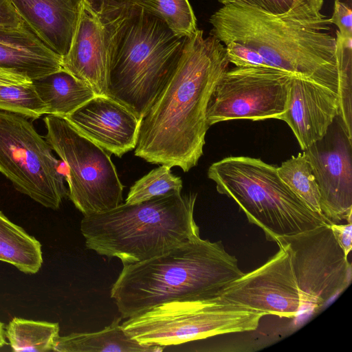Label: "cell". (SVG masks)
<instances>
[{
  "label": "cell",
  "instance_id": "1",
  "mask_svg": "<svg viewBox=\"0 0 352 352\" xmlns=\"http://www.w3.org/2000/svg\"><path fill=\"white\" fill-rule=\"evenodd\" d=\"M226 47L197 29L186 38L181 56L140 120L135 155L153 164L188 172L203 155L212 94L228 69Z\"/></svg>",
  "mask_w": 352,
  "mask_h": 352
},
{
  "label": "cell",
  "instance_id": "2",
  "mask_svg": "<svg viewBox=\"0 0 352 352\" xmlns=\"http://www.w3.org/2000/svg\"><path fill=\"white\" fill-rule=\"evenodd\" d=\"M238 264L221 241L199 236L161 255L124 265L111 297L123 318L164 302L214 297L243 274Z\"/></svg>",
  "mask_w": 352,
  "mask_h": 352
},
{
  "label": "cell",
  "instance_id": "3",
  "mask_svg": "<svg viewBox=\"0 0 352 352\" xmlns=\"http://www.w3.org/2000/svg\"><path fill=\"white\" fill-rule=\"evenodd\" d=\"M94 10L108 34L109 96L141 120L175 67L186 37L138 7Z\"/></svg>",
  "mask_w": 352,
  "mask_h": 352
},
{
  "label": "cell",
  "instance_id": "4",
  "mask_svg": "<svg viewBox=\"0 0 352 352\" xmlns=\"http://www.w3.org/2000/svg\"><path fill=\"white\" fill-rule=\"evenodd\" d=\"M210 34L258 52L272 68L300 76L338 93L336 37L326 31L256 9L226 4L209 19Z\"/></svg>",
  "mask_w": 352,
  "mask_h": 352
},
{
  "label": "cell",
  "instance_id": "5",
  "mask_svg": "<svg viewBox=\"0 0 352 352\" xmlns=\"http://www.w3.org/2000/svg\"><path fill=\"white\" fill-rule=\"evenodd\" d=\"M197 193L171 192L84 215L87 248L123 265L148 260L199 236L194 219Z\"/></svg>",
  "mask_w": 352,
  "mask_h": 352
},
{
  "label": "cell",
  "instance_id": "6",
  "mask_svg": "<svg viewBox=\"0 0 352 352\" xmlns=\"http://www.w3.org/2000/svg\"><path fill=\"white\" fill-rule=\"evenodd\" d=\"M208 177L219 193L232 199L268 241L329 223L314 212L283 182L276 166L259 158L230 156L212 164Z\"/></svg>",
  "mask_w": 352,
  "mask_h": 352
},
{
  "label": "cell",
  "instance_id": "7",
  "mask_svg": "<svg viewBox=\"0 0 352 352\" xmlns=\"http://www.w3.org/2000/svg\"><path fill=\"white\" fill-rule=\"evenodd\" d=\"M263 316L217 296L164 302L128 318L122 326L142 344L166 347L221 334L254 331Z\"/></svg>",
  "mask_w": 352,
  "mask_h": 352
},
{
  "label": "cell",
  "instance_id": "8",
  "mask_svg": "<svg viewBox=\"0 0 352 352\" xmlns=\"http://www.w3.org/2000/svg\"><path fill=\"white\" fill-rule=\"evenodd\" d=\"M45 139L66 166L68 197L84 215L122 203L121 183L111 154L78 131L66 119L47 115Z\"/></svg>",
  "mask_w": 352,
  "mask_h": 352
},
{
  "label": "cell",
  "instance_id": "9",
  "mask_svg": "<svg viewBox=\"0 0 352 352\" xmlns=\"http://www.w3.org/2000/svg\"><path fill=\"white\" fill-rule=\"evenodd\" d=\"M52 151L28 118L0 109V173L20 192L56 210L68 190Z\"/></svg>",
  "mask_w": 352,
  "mask_h": 352
},
{
  "label": "cell",
  "instance_id": "10",
  "mask_svg": "<svg viewBox=\"0 0 352 352\" xmlns=\"http://www.w3.org/2000/svg\"><path fill=\"white\" fill-rule=\"evenodd\" d=\"M275 242L289 253L302 311H319L351 283V264L336 240L329 223L278 238Z\"/></svg>",
  "mask_w": 352,
  "mask_h": 352
},
{
  "label": "cell",
  "instance_id": "11",
  "mask_svg": "<svg viewBox=\"0 0 352 352\" xmlns=\"http://www.w3.org/2000/svg\"><path fill=\"white\" fill-rule=\"evenodd\" d=\"M293 75L272 67L228 69L209 100L208 125L232 120H280L287 109Z\"/></svg>",
  "mask_w": 352,
  "mask_h": 352
},
{
  "label": "cell",
  "instance_id": "12",
  "mask_svg": "<svg viewBox=\"0 0 352 352\" xmlns=\"http://www.w3.org/2000/svg\"><path fill=\"white\" fill-rule=\"evenodd\" d=\"M279 250L261 267L243 273L217 295L222 300L263 316L292 318L302 311L300 292L286 248Z\"/></svg>",
  "mask_w": 352,
  "mask_h": 352
},
{
  "label": "cell",
  "instance_id": "13",
  "mask_svg": "<svg viewBox=\"0 0 352 352\" xmlns=\"http://www.w3.org/2000/svg\"><path fill=\"white\" fill-rule=\"evenodd\" d=\"M351 146L340 128L331 142L322 138L303 151L318 187L322 214L330 223L351 222Z\"/></svg>",
  "mask_w": 352,
  "mask_h": 352
},
{
  "label": "cell",
  "instance_id": "14",
  "mask_svg": "<svg viewBox=\"0 0 352 352\" xmlns=\"http://www.w3.org/2000/svg\"><path fill=\"white\" fill-rule=\"evenodd\" d=\"M110 63L104 23L82 0L69 50L62 56V68L88 85L96 96H109Z\"/></svg>",
  "mask_w": 352,
  "mask_h": 352
},
{
  "label": "cell",
  "instance_id": "15",
  "mask_svg": "<svg viewBox=\"0 0 352 352\" xmlns=\"http://www.w3.org/2000/svg\"><path fill=\"white\" fill-rule=\"evenodd\" d=\"M62 118L111 155L120 157L137 144L140 120L109 96H95Z\"/></svg>",
  "mask_w": 352,
  "mask_h": 352
},
{
  "label": "cell",
  "instance_id": "16",
  "mask_svg": "<svg viewBox=\"0 0 352 352\" xmlns=\"http://www.w3.org/2000/svg\"><path fill=\"white\" fill-rule=\"evenodd\" d=\"M338 113V95L327 87L292 76L287 109L280 120L293 131L302 151L326 136Z\"/></svg>",
  "mask_w": 352,
  "mask_h": 352
},
{
  "label": "cell",
  "instance_id": "17",
  "mask_svg": "<svg viewBox=\"0 0 352 352\" xmlns=\"http://www.w3.org/2000/svg\"><path fill=\"white\" fill-rule=\"evenodd\" d=\"M24 22L51 50H69L82 0H10Z\"/></svg>",
  "mask_w": 352,
  "mask_h": 352
},
{
  "label": "cell",
  "instance_id": "18",
  "mask_svg": "<svg viewBox=\"0 0 352 352\" xmlns=\"http://www.w3.org/2000/svg\"><path fill=\"white\" fill-rule=\"evenodd\" d=\"M61 60L25 22L15 28L0 26V67L34 80L62 69Z\"/></svg>",
  "mask_w": 352,
  "mask_h": 352
},
{
  "label": "cell",
  "instance_id": "19",
  "mask_svg": "<svg viewBox=\"0 0 352 352\" xmlns=\"http://www.w3.org/2000/svg\"><path fill=\"white\" fill-rule=\"evenodd\" d=\"M116 318L102 330L58 336L52 351L58 352H161L164 346L142 344L124 330Z\"/></svg>",
  "mask_w": 352,
  "mask_h": 352
},
{
  "label": "cell",
  "instance_id": "20",
  "mask_svg": "<svg viewBox=\"0 0 352 352\" xmlns=\"http://www.w3.org/2000/svg\"><path fill=\"white\" fill-rule=\"evenodd\" d=\"M32 84L47 115L67 116L96 96L88 85L63 69L32 80Z\"/></svg>",
  "mask_w": 352,
  "mask_h": 352
},
{
  "label": "cell",
  "instance_id": "21",
  "mask_svg": "<svg viewBox=\"0 0 352 352\" xmlns=\"http://www.w3.org/2000/svg\"><path fill=\"white\" fill-rule=\"evenodd\" d=\"M0 261L26 274H35L43 263L41 245L0 211Z\"/></svg>",
  "mask_w": 352,
  "mask_h": 352
},
{
  "label": "cell",
  "instance_id": "22",
  "mask_svg": "<svg viewBox=\"0 0 352 352\" xmlns=\"http://www.w3.org/2000/svg\"><path fill=\"white\" fill-rule=\"evenodd\" d=\"M94 9L135 6L160 18L180 37H188L197 30V19L188 0H98Z\"/></svg>",
  "mask_w": 352,
  "mask_h": 352
},
{
  "label": "cell",
  "instance_id": "23",
  "mask_svg": "<svg viewBox=\"0 0 352 352\" xmlns=\"http://www.w3.org/2000/svg\"><path fill=\"white\" fill-rule=\"evenodd\" d=\"M223 5L237 4L280 19L318 30H330L329 19L321 12L323 0H217Z\"/></svg>",
  "mask_w": 352,
  "mask_h": 352
},
{
  "label": "cell",
  "instance_id": "24",
  "mask_svg": "<svg viewBox=\"0 0 352 352\" xmlns=\"http://www.w3.org/2000/svg\"><path fill=\"white\" fill-rule=\"evenodd\" d=\"M58 323L14 318L7 325L6 336L14 351H52L59 336Z\"/></svg>",
  "mask_w": 352,
  "mask_h": 352
},
{
  "label": "cell",
  "instance_id": "25",
  "mask_svg": "<svg viewBox=\"0 0 352 352\" xmlns=\"http://www.w3.org/2000/svg\"><path fill=\"white\" fill-rule=\"evenodd\" d=\"M276 170L283 182L309 209L323 216L318 187L311 165L304 152L282 162Z\"/></svg>",
  "mask_w": 352,
  "mask_h": 352
},
{
  "label": "cell",
  "instance_id": "26",
  "mask_svg": "<svg viewBox=\"0 0 352 352\" xmlns=\"http://www.w3.org/2000/svg\"><path fill=\"white\" fill-rule=\"evenodd\" d=\"M336 57L338 70V113L340 126L350 142L351 134L352 36L336 31Z\"/></svg>",
  "mask_w": 352,
  "mask_h": 352
},
{
  "label": "cell",
  "instance_id": "27",
  "mask_svg": "<svg viewBox=\"0 0 352 352\" xmlns=\"http://www.w3.org/2000/svg\"><path fill=\"white\" fill-rule=\"evenodd\" d=\"M170 168L161 164L136 181L130 188L125 203L135 204L157 196L181 192L182 180L171 173Z\"/></svg>",
  "mask_w": 352,
  "mask_h": 352
},
{
  "label": "cell",
  "instance_id": "28",
  "mask_svg": "<svg viewBox=\"0 0 352 352\" xmlns=\"http://www.w3.org/2000/svg\"><path fill=\"white\" fill-rule=\"evenodd\" d=\"M0 109L36 120L46 114V106L32 82L0 86Z\"/></svg>",
  "mask_w": 352,
  "mask_h": 352
},
{
  "label": "cell",
  "instance_id": "29",
  "mask_svg": "<svg viewBox=\"0 0 352 352\" xmlns=\"http://www.w3.org/2000/svg\"><path fill=\"white\" fill-rule=\"evenodd\" d=\"M225 45L229 62L236 67H270L258 52L248 46L234 41Z\"/></svg>",
  "mask_w": 352,
  "mask_h": 352
},
{
  "label": "cell",
  "instance_id": "30",
  "mask_svg": "<svg viewBox=\"0 0 352 352\" xmlns=\"http://www.w3.org/2000/svg\"><path fill=\"white\" fill-rule=\"evenodd\" d=\"M329 21L338 28L343 36H352V10L346 3L335 0L333 12Z\"/></svg>",
  "mask_w": 352,
  "mask_h": 352
},
{
  "label": "cell",
  "instance_id": "31",
  "mask_svg": "<svg viewBox=\"0 0 352 352\" xmlns=\"http://www.w3.org/2000/svg\"><path fill=\"white\" fill-rule=\"evenodd\" d=\"M330 228L333 236L345 255L348 256L352 248V223L338 224L331 223Z\"/></svg>",
  "mask_w": 352,
  "mask_h": 352
},
{
  "label": "cell",
  "instance_id": "32",
  "mask_svg": "<svg viewBox=\"0 0 352 352\" xmlns=\"http://www.w3.org/2000/svg\"><path fill=\"white\" fill-rule=\"evenodd\" d=\"M23 22L10 0H0V26L15 28Z\"/></svg>",
  "mask_w": 352,
  "mask_h": 352
},
{
  "label": "cell",
  "instance_id": "33",
  "mask_svg": "<svg viewBox=\"0 0 352 352\" xmlns=\"http://www.w3.org/2000/svg\"><path fill=\"white\" fill-rule=\"evenodd\" d=\"M32 82L27 76L14 69L0 67V86L26 85Z\"/></svg>",
  "mask_w": 352,
  "mask_h": 352
},
{
  "label": "cell",
  "instance_id": "34",
  "mask_svg": "<svg viewBox=\"0 0 352 352\" xmlns=\"http://www.w3.org/2000/svg\"><path fill=\"white\" fill-rule=\"evenodd\" d=\"M4 324L0 321V348L6 344Z\"/></svg>",
  "mask_w": 352,
  "mask_h": 352
},
{
  "label": "cell",
  "instance_id": "35",
  "mask_svg": "<svg viewBox=\"0 0 352 352\" xmlns=\"http://www.w3.org/2000/svg\"><path fill=\"white\" fill-rule=\"evenodd\" d=\"M86 3H87L89 5H91L94 2H96L98 0H84Z\"/></svg>",
  "mask_w": 352,
  "mask_h": 352
}]
</instances>
